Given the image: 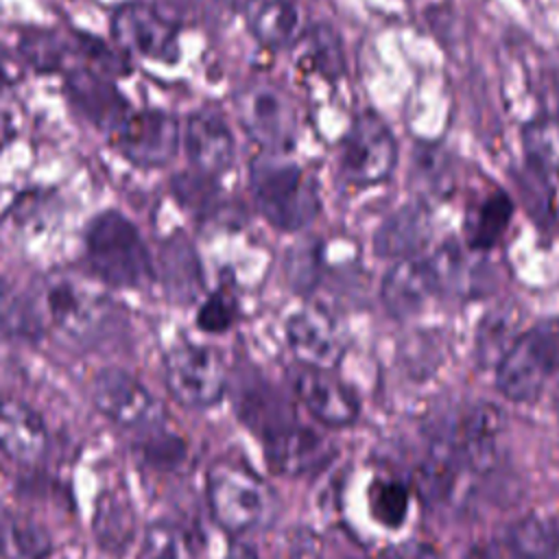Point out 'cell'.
Listing matches in <instances>:
<instances>
[{
	"instance_id": "cell-36",
	"label": "cell",
	"mask_w": 559,
	"mask_h": 559,
	"mask_svg": "<svg viewBox=\"0 0 559 559\" xmlns=\"http://www.w3.org/2000/svg\"><path fill=\"white\" fill-rule=\"evenodd\" d=\"M197 328L205 334H223L238 321V301L225 288L210 293L194 314Z\"/></svg>"
},
{
	"instance_id": "cell-2",
	"label": "cell",
	"mask_w": 559,
	"mask_h": 559,
	"mask_svg": "<svg viewBox=\"0 0 559 559\" xmlns=\"http://www.w3.org/2000/svg\"><path fill=\"white\" fill-rule=\"evenodd\" d=\"M249 190L258 214L280 231H299L321 212L312 175L280 153H266L249 164Z\"/></svg>"
},
{
	"instance_id": "cell-20",
	"label": "cell",
	"mask_w": 559,
	"mask_h": 559,
	"mask_svg": "<svg viewBox=\"0 0 559 559\" xmlns=\"http://www.w3.org/2000/svg\"><path fill=\"white\" fill-rule=\"evenodd\" d=\"M432 236V214L424 201H411L393 210L373 234V251L380 258H413Z\"/></svg>"
},
{
	"instance_id": "cell-25",
	"label": "cell",
	"mask_w": 559,
	"mask_h": 559,
	"mask_svg": "<svg viewBox=\"0 0 559 559\" xmlns=\"http://www.w3.org/2000/svg\"><path fill=\"white\" fill-rule=\"evenodd\" d=\"M133 533H135V513L129 496L118 489L103 491L96 500V511H94L96 544L111 555H122L131 544Z\"/></svg>"
},
{
	"instance_id": "cell-24",
	"label": "cell",
	"mask_w": 559,
	"mask_h": 559,
	"mask_svg": "<svg viewBox=\"0 0 559 559\" xmlns=\"http://www.w3.org/2000/svg\"><path fill=\"white\" fill-rule=\"evenodd\" d=\"M515 203L509 192L493 188L476 205L469 207L465 218V240L472 251H489L507 234Z\"/></svg>"
},
{
	"instance_id": "cell-9",
	"label": "cell",
	"mask_w": 559,
	"mask_h": 559,
	"mask_svg": "<svg viewBox=\"0 0 559 559\" xmlns=\"http://www.w3.org/2000/svg\"><path fill=\"white\" fill-rule=\"evenodd\" d=\"M234 111L247 138L266 153H286L295 144L297 111L282 87L251 83L236 92Z\"/></svg>"
},
{
	"instance_id": "cell-11",
	"label": "cell",
	"mask_w": 559,
	"mask_h": 559,
	"mask_svg": "<svg viewBox=\"0 0 559 559\" xmlns=\"http://www.w3.org/2000/svg\"><path fill=\"white\" fill-rule=\"evenodd\" d=\"M114 44L127 55L175 63L179 59V28L153 4L129 0L109 17Z\"/></svg>"
},
{
	"instance_id": "cell-10",
	"label": "cell",
	"mask_w": 559,
	"mask_h": 559,
	"mask_svg": "<svg viewBox=\"0 0 559 559\" xmlns=\"http://www.w3.org/2000/svg\"><path fill=\"white\" fill-rule=\"evenodd\" d=\"M92 402L100 415L129 430H151L164 424V404L129 371L105 367L92 380Z\"/></svg>"
},
{
	"instance_id": "cell-6",
	"label": "cell",
	"mask_w": 559,
	"mask_h": 559,
	"mask_svg": "<svg viewBox=\"0 0 559 559\" xmlns=\"http://www.w3.org/2000/svg\"><path fill=\"white\" fill-rule=\"evenodd\" d=\"M559 371V323L522 332L496 365V386L511 402H535Z\"/></svg>"
},
{
	"instance_id": "cell-8",
	"label": "cell",
	"mask_w": 559,
	"mask_h": 559,
	"mask_svg": "<svg viewBox=\"0 0 559 559\" xmlns=\"http://www.w3.org/2000/svg\"><path fill=\"white\" fill-rule=\"evenodd\" d=\"M44 308L52 328L76 343L96 341L111 321V304L72 275H52L44 286Z\"/></svg>"
},
{
	"instance_id": "cell-39",
	"label": "cell",
	"mask_w": 559,
	"mask_h": 559,
	"mask_svg": "<svg viewBox=\"0 0 559 559\" xmlns=\"http://www.w3.org/2000/svg\"><path fill=\"white\" fill-rule=\"evenodd\" d=\"M26 74V63L17 52H11L4 44H0V90H9L17 85Z\"/></svg>"
},
{
	"instance_id": "cell-29",
	"label": "cell",
	"mask_w": 559,
	"mask_h": 559,
	"mask_svg": "<svg viewBox=\"0 0 559 559\" xmlns=\"http://www.w3.org/2000/svg\"><path fill=\"white\" fill-rule=\"evenodd\" d=\"M504 544L518 559H557L559 526L546 515H524L507 526Z\"/></svg>"
},
{
	"instance_id": "cell-30",
	"label": "cell",
	"mask_w": 559,
	"mask_h": 559,
	"mask_svg": "<svg viewBox=\"0 0 559 559\" xmlns=\"http://www.w3.org/2000/svg\"><path fill=\"white\" fill-rule=\"evenodd\" d=\"M518 310L513 306H500L489 312L476 334V356L483 365H498L500 358L515 343L518 334Z\"/></svg>"
},
{
	"instance_id": "cell-17",
	"label": "cell",
	"mask_w": 559,
	"mask_h": 559,
	"mask_svg": "<svg viewBox=\"0 0 559 559\" xmlns=\"http://www.w3.org/2000/svg\"><path fill=\"white\" fill-rule=\"evenodd\" d=\"M437 295L439 284L430 258L413 255L395 260L382 277V304L386 312L400 321L419 314L424 306Z\"/></svg>"
},
{
	"instance_id": "cell-41",
	"label": "cell",
	"mask_w": 559,
	"mask_h": 559,
	"mask_svg": "<svg viewBox=\"0 0 559 559\" xmlns=\"http://www.w3.org/2000/svg\"><path fill=\"white\" fill-rule=\"evenodd\" d=\"M15 135H17V118L7 105H0V153L15 140Z\"/></svg>"
},
{
	"instance_id": "cell-42",
	"label": "cell",
	"mask_w": 559,
	"mask_h": 559,
	"mask_svg": "<svg viewBox=\"0 0 559 559\" xmlns=\"http://www.w3.org/2000/svg\"><path fill=\"white\" fill-rule=\"evenodd\" d=\"M225 559H260L249 546H234L229 552H227V557Z\"/></svg>"
},
{
	"instance_id": "cell-4",
	"label": "cell",
	"mask_w": 559,
	"mask_h": 559,
	"mask_svg": "<svg viewBox=\"0 0 559 559\" xmlns=\"http://www.w3.org/2000/svg\"><path fill=\"white\" fill-rule=\"evenodd\" d=\"M205 498L212 520L229 535L260 528L273 511L269 485L242 463H214L205 474Z\"/></svg>"
},
{
	"instance_id": "cell-28",
	"label": "cell",
	"mask_w": 559,
	"mask_h": 559,
	"mask_svg": "<svg viewBox=\"0 0 559 559\" xmlns=\"http://www.w3.org/2000/svg\"><path fill=\"white\" fill-rule=\"evenodd\" d=\"M299 61L306 70L317 72L325 81H338L345 74V52L338 33L330 24H312L304 28L295 41Z\"/></svg>"
},
{
	"instance_id": "cell-23",
	"label": "cell",
	"mask_w": 559,
	"mask_h": 559,
	"mask_svg": "<svg viewBox=\"0 0 559 559\" xmlns=\"http://www.w3.org/2000/svg\"><path fill=\"white\" fill-rule=\"evenodd\" d=\"M526 170L537 179L559 181V116L537 114L520 127Z\"/></svg>"
},
{
	"instance_id": "cell-21",
	"label": "cell",
	"mask_w": 559,
	"mask_h": 559,
	"mask_svg": "<svg viewBox=\"0 0 559 559\" xmlns=\"http://www.w3.org/2000/svg\"><path fill=\"white\" fill-rule=\"evenodd\" d=\"M238 9L251 37L269 50L290 48L304 33L295 0H240Z\"/></svg>"
},
{
	"instance_id": "cell-14",
	"label": "cell",
	"mask_w": 559,
	"mask_h": 559,
	"mask_svg": "<svg viewBox=\"0 0 559 559\" xmlns=\"http://www.w3.org/2000/svg\"><path fill=\"white\" fill-rule=\"evenodd\" d=\"M293 391L306 411L328 428H347L360 415L356 393L332 369L301 365L293 373Z\"/></svg>"
},
{
	"instance_id": "cell-40",
	"label": "cell",
	"mask_w": 559,
	"mask_h": 559,
	"mask_svg": "<svg viewBox=\"0 0 559 559\" xmlns=\"http://www.w3.org/2000/svg\"><path fill=\"white\" fill-rule=\"evenodd\" d=\"M382 559H439V555L430 544L411 539V542H402V544H395L389 550H384Z\"/></svg>"
},
{
	"instance_id": "cell-27",
	"label": "cell",
	"mask_w": 559,
	"mask_h": 559,
	"mask_svg": "<svg viewBox=\"0 0 559 559\" xmlns=\"http://www.w3.org/2000/svg\"><path fill=\"white\" fill-rule=\"evenodd\" d=\"M52 539L48 531L31 515L0 513V557L2 559H48Z\"/></svg>"
},
{
	"instance_id": "cell-22",
	"label": "cell",
	"mask_w": 559,
	"mask_h": 559,
	"mask_svg": "<svg viewBox=\"0 0 559 559\" xmlns=\"http://www.w3.org/2000/svg\"><path fill=\"white\" fill-rule=\"evenodd\" d=\"M166 295L177 304L192 301L203 288V266L194 245L183 236H170L159 249L157 269Z\"/></svg>"
},
{
	"instance_id": "cell-15",
	"label": "cell",
	"mask_w": 559,
	"mask_h": 559,
	"mask_svg": "<svg viewBox=\"0 0 559 559\" xmlns=\"http://www.w3.org/2000/svg\"><path fill=\"white\" fill-rule=\"evenodd\" d=\"M63 92L79 116L105 133H111L131 111L129 100L114 85V79L83 66H74L66 72Z\"/></svg>"
},
{
	"instance_id": "cell-7",
	"label": "cell",
	"mask_w": 559,
	"mask_h": 559,
	"mask_svg": "<svg viewBox=\"0 0 559 559\" xmlns=\"http://www.w3.org/2000/svg\"><path fill=\"white\" fill-rule=\"evenodd\" d=\"M164 382L181 406L203 411L223 400L227 371L214 347L179 341L164 356Z\"/></svg>"
},
{
	"instance_id": "cell-18",
	"label": "cell",
	"mask_w": 559,
	"mask_h": 559,
	"mask_svg": "<svg viewBox=\"0 0 559 559\" xmlns=\"http://www.w3.org/2000/svg\"><path fill=\"white\" fill-rule=\"evenodd\" d=\"M183 151L197 173L216 179L234 164L236 140L223 116L203 109L186 118Z\"/></svg>"
},
{
	"instance_id": "cell-37",
	"label": "cell",
	"mask_w": 559,
	"mask_h": 559,
	"mask_svg": "<svg viewBox=\"0 0 559 559\" xmlns=\"http://www.w3.org/2000/svg\"><path fill=\"white\" fill-rule=\"evenodd\" d=\"M319 249L314 245H299L286 258V275L295 290H310L319 277Z\"/></svg>"
},
{
	"instance_id": "cell-34",
	"label": "cell",
	"mask_w": 559,
	"mask_h": 559,
	"mask_svg": "<svg viewBox=\"0 0 559 559\" xmlns=\"http://www.w3.org/2000/svg\"><path fill=\"white\" fill-rule=\"evenodd\" d=\"M369 509L382 526L397 528L406 520L408 489L397 480H378L369 489Z\"/></svg>"
},
{
	"instance_id": "cell-32",
	"label": "cell",
	"mask_w": 559,
	"mask_h": 559,
	"mask_svg": "<svg viewBox=\"0 0 559 559\" xmlns=\"http://www.w3.org/2000/svg\"><path fill=\"white\" fill-rule=\"evenodd\" d=\"M74 37V50L76 59H81L83 68H90L98 74H105L109 79L127 76L131 72L129 55L120 50L116 44H107L100 37H94L90 33H72Z\"/></svg>"
},
{
	"instance_id": "cell-5",
	"label": "cell",
	"mask_w": 559,
	"mask_h": 559,
	"mask_svg": "<svg viewBox=\"0 0 559 559\" xmlns=\"http://www.w3.org/2000/svg\"><path fill=\"white\" fill-rule=\"evenodd\" d=\"M400 159L391 124L376 111H358L338 146V173L354 188H373L389 181Z\"/></svg>"
},
{
	"instance_id": "cell-35",
	"label": "cell",
	"mask_w": 559,
	"mask_h": 559,
	"mask_svg": "<svg viewBox=\"0 0 559 559\" xmlns=\"http://www.w3.org/2000/svg\"><path fill=\"white\" fill-rule=\"evenodd\" d=\"M170 190L183 207H188L197 214H205L212 207H216V199H218L216 181H214V177H207L203 173H197V170L179 173L170 181Z\"/></svg>"
},
{
	"instance_id": "cell-13",
	"label": "cell",
	"mask_w": 559,
	"mask_h": 559,
	"mask_svg": "<svg viewBox=\"0 0 559 559\" xmlns=\"http://www.w3.org/2000/svg\"><path fill=\"white\" fill-rule=\"evenodd\" d=\"M262 452L271 472L280 476H304L321 469L330 456V443L312 428L297 421H284L260 437Z\"/></svg>"
},
{
	"instance_id": "cell-33",
	"label": "cell",
	"mask_w": 559,
	"mask_h": 559,
	"mask_svg": "<svg viewBox=\"0 0 559 559\" xmlns=\"http://www.w3.org/2000/svg\"><path fill=\"white\" fill-rule=\"evenodd\" d=\"M142 559H194V548L181 526L155 522L144 535Z\"/></svg>"
},
{
	"instance_id": "cell-12",
	"label": "cell",
	"mask_w": 559,
	"mask_h": 559,
	"mask_svg": "<svg viewBox=\"0 0 559 559\" xmlns=\"http://www.w3.org/2000/svg\"><path fill=\"white\" fill-rule=\"evenodd\" d=\"M111 146L133 166L162 168L179 151L181 129L173 114L162 109L129 111V116L109 133Z\"/></svg>"
},
{
	"instance_id": "cell-1",
	"label": "cell",
	"mask_w": 559,
	"mask_h": 559,
	"mask_svg": "<svg viewBox=\"0 0 559 559\" xmlns=\"http://www.w3.org/2000/svg\"><path fill=\"white\" fill-rule=\"evenodd\" d=\"M502 415L476 402L454 408L437 421L430 445L417 465V489L432 504H456L472 478L487 476L500 456Z\"/></svg>"
},
{
	"instance_id": "cell-3",
	"label": "cell",
	"mask_w": 559,
	"mask_h": 559,
	"mask_svg": "<svg viewBox=\"0 0 559 559\" xmlns=\"http://www.w3.org/2000/svg\"><path fill=\"white\" fill-rule=\"evenodd\" d=\"M85 258L94 275L114 288H144L157 275L140 229L118 210L87 223Z\"/></svg>"
},
{
	"instance_id": "cell-38",
	"label": "cell",
	"mask_w": 559,
	"mask_h": 559,
	"mask_svg": "<svg viewBox=\"0 0 559 559\" xmlns=\"http://www.w3.org/2000/svg\"><path fill=\"white\" fill-rule=\"evenodd\" d=\"M415 166V177H419V183L428 186L432 194H441L450 186V175H448V157L437 148H421L413 157Z\"/></svg>"
},
{
	"instance_id": "cell-19",
	"label": "cell",
	"mask_w": 559,
	"mask_h": 559,
	"mask_svg": "<svg viewBox=\"0 0 559 559\" xmlns=\"http://www.w3.org/2000/svg\"><path fill=\"white\" fill-rule=\"evenodd\" d=\"M50 448V437L41 415L17 397H0V452L20 463H39Z\"/></svg>"
},
{
	"instance_id": "cell-31",
	"label": "cell",
	"mask_w": 559,
	"mask_h": 559,
	"mask_svg": "<svg viewBox=\"0 0 559 559\" xmlns=\"http://www.w3.org/2000/svg\"><path fill=\"white\" fill-rule=\"evenodd\" d=\"M133 452L151 469L173 472L183 465L188 456V445L181 437L157 426L140 432V437L133 441Z\"/></svg>"
},
{
	"instance_id": "cell-16",
	"label": "cell",
	"mask_w": 559,
	"mask_h": 559,
	"mask_svg": "<svg viewBox=\"0 0 559 559\" xmlns=\"http://www.w3.org/2000/svg\"><path fill=\"white\" fill-rule=\"evenodd\" d=\"M293 356L308 367L334 369L345 354V338L334 319L314 306L293 312L284 325Z\"/></svg>"
},
{
	"instance_id": "cell-26",
	"label": "cell",
	"mask_w": 559,
	"mask_h": 559,
	"mask_svg": "<svg viewBox=\"0 0 559 559\" xmlns=\"http://www.w3.org/2000/svg\"><path fill=\"white\" fill-rule=\"evenodd\" d=\"M17 55L28 70L37 74L68 72V63L76 59L74 37L50 28H26L17 41Z\"/></svg>"
}]
</instances>
